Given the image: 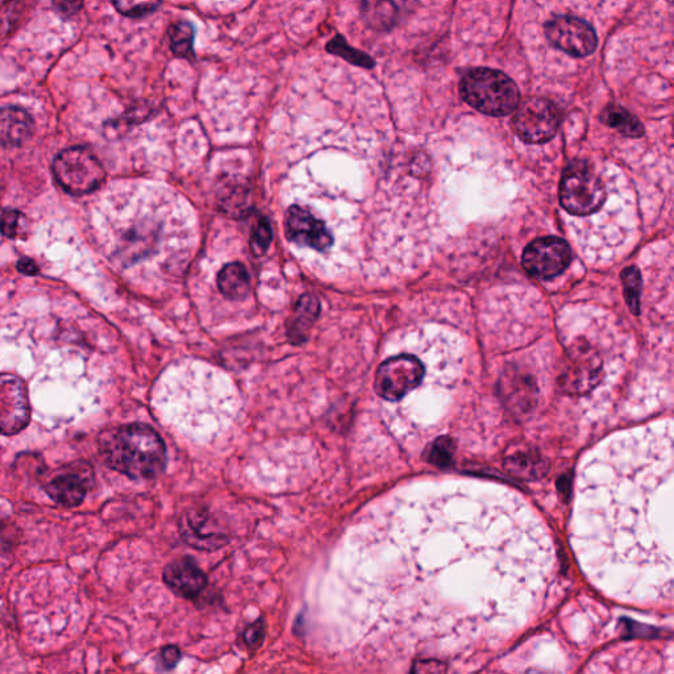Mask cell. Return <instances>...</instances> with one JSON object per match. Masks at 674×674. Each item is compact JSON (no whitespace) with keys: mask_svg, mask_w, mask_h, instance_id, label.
<instances>
[{"mask_svg":"<svg viewBox=\"0 0 674 674\" xmlns=\"http://www.w3.org/2000/svg\"><path fill=\"white\" fill-rule=\"evenodd\" d=\"M452 456L453 444L448 438L436 440L427 451L428 461L436 465H447L452 460Z\"/></svg>","mask_w":674,"mask_h":674,"instance_id":"obj_27","label":"cell"},{"mask_svg":"<svg viewBox=\"0 0 674 674\" xmlns=\"http://www.w3.org/2000/svg\"><path fill=\"white\" fill-rule=\"evenodd\" d=\"M181 653L176 647H166L161 653L162 663L165 664L166 668H173L174 665L180 660Z\"/></svg>","mask_w":674,"mask_h":674,"instance_id":"obj_30","label":"cell"},{"mask_svg":"<svg viewBox=\"0 0 674 674\" xmlns=\"http://www.w3.org/2000/svg\"><path fill=\"white\" fill-rule=\"evenodd\" d=\"M605 201L606 187L601 174L588 161H572L561 180V206L571 215L590 216Z\"/></svg>","mask_w":674,"mask_h":674,"instance_id":"obj_4","label":"cell"},{"mask_svg":"<svg viewBox=\"0 0 674 674\" xmlns=\"http://www.w3.org/2000/svg\"><path fill=\"white\" fill-rule=\"evenodd\" d=\"M99 451L108 467L136 480L156 477L165 469L164 440L147 424H127L104 432Z\"/></svg>","mask_w":674,"mask_h":674,"instance_id":"obj_2","label":"cell"},{"mask_svg":"<svg viewBox=\"0 0 674 674\" xmlns=\"http://www.w3.org/2000/svg\"><path fill=\"white\" fill-rule=\"evenodd\" d=\"M164 0H114L116 10L130 18L151 14L161 6Z\"/></svg>","mask_w":674,"mask_h":674,"instance_id":"obj_24","label":"cell"},{"mask_svg":"<svg viewBox=\"0 0 674 674\" xmlns=\"http://www.w3.org/2000/svg\"><path fill=\"white\" fill-rule=\"evenodd\" d=\"M327 48L331 53L343 57L344 60L351 62L353 65L363 66V68H373L374 66L372 58L366 56L363 52L356 51V49L349 47L347 41L341 36H337L336 39L330 41Z\"/></svg>","mask_w":674,"mask_h":674,"instance_id":"obj_22","label":"cell"},{"mask_svg":"<svg viewBox=\"0 0 674 674\" xmlns=\"http://www.w3.org/2000/svg\"><path fill=\"white\" fill-rule=\"evenodd\" d=\"M409 0H361V14L373 29L388 31L399 22Z\"/></svg>","mask_w":674,"mask_h":674,"instance_id":"obj_15","label":"cell"},{"mask_svg":"<svg viewBox=\"0 0 674 674\" xmlns=\"http://www.w3.org/2000/svg\"><path fill=\"white\" fill-rule=\"evenodd\" d=\"M31 420V405L24 382L14 374H0V435L22 432Z\"/></svg>","mask_w":674,"mask_h":674,"instance_id":"obj_9","label":"cell"},{"mask_svg":"<svg viewBox=\"0 0 674 674\" xmlns=\"http://www.w3.org/2000/svg\"><path fill=\"white\" fill-rule=\"evenodd\" d=\"M91 484H93V470L89 465L72 464L54 473L45 489L58 505L76 507L85 499Z\"/></svg>","mask_w":674,"mask_h":674,"instance_id":"obj_11","label":"cell"},{"mask_svg":"<svg viewBox=\"0 0 674 674\" xmlns=\"http://www.w3.org/2000/svg\"><path fill=\"white\" fill-rule=\"evenodd\" d=\"M166 584L186 598L197 597L206 588V574L190 559H181L169 564L164 571Z\"/></svg>","mask_w":674,"mask_h":674,"instance_id":"obj_14","label":"cell"},{"mask_svg":"<svg viewBox=\"0 0 674 674\" xmlns=\"http://www.w3.org/2000/svg\"><path fill=\"white\" fill-rule=\"evenodd\" d=\"M424 377L426 368L418 357L398 355L390 357L378 368L374 388L385 401L399 402L418 390Z\"/></svg>","mask_w":674,"mask_h":674,"instance_id":"obj_6","label":"cell"},{"mask_svg":"<svg viewBox=\"0 0 674 674\" xmlns=\"http://www.w3.org/2000/svg\"><path fill=\"white\" fill-rule=\"evenodd\" d=\"M33 122L28 112L18 107L0 110V145L19 147L32 136Z\"/></svg>","mask_w":674,"mask_h":674,"instance_id":"obj_16","label":"cell"},{"mask_svg":"<svg viewBox=\"0 0 674 674\" xmlns=\"http://www.w3.org/2000/svg\"><path fill=\"white\" fill-rule=\"evenodd\" d=\"M505 467L514 476L523 478V480H535V478L543 476V473L547 470V463L535 449L524 447L517 448L507 455Z\"/></svg>","mask_w":674,"mask_h":674,"instance_id":"obj_17","label":"cell"},{"mask_svg":"<svg viewBox=\"0 0 674 674\" xmlns=\"http://www.w3.org/2000/svg\"><path fill=\"white\" fill-rule=\"evenodd\" d=\"M320 311V303L318 299L312 297V295H303L299 299L297 309H295L294 318L291 319L289 335L291 340L295 343L303 340L307 330L312 326V323L315 322L318 318Z\"/></svg>","mask_w":674,"mask_h":674,"instance_id":"obj_19","label":"cell"},{"mask_svg":"<svg viewBox=\"0 0 674 674\" xmlns=\"http://www.w3.org/2000/svg\"><path fill=\"white\" fill-rule=\"evenodd\" d=\"M0 231L4 236L10 239H18L26 235L27 220L24 218L22 212L15 210L4 211L2 218H0Z\"/></svg>","mask_w":674,"mask_h":674,"instance_id":"obj_25","label":"cell"},{"mask_svg":"<svg viewBox=\"0 0 674 674\" xmlns=\"http://www.w3.org/2000/svg\"><path fill=\"white\" fill-rule=\"evenodd\" d=\"M170 48L176 56L187 57L193 53L194 28L190 23L180 22L169 28Z\"/></svg>","mask_w":674,"mask_h":674,"instance_id":"obj_21","label":"cell"},{"mask_svg":"<svg viewBox=\"0 0 674 674\" xmlns=\"http://www.w3.org/2000/svg\"><path fill=\"white\" fill-rule=\"evenodd\" d=\"M572 252L567 241L559 237H542L532 241L523 255V268L538 280H552L571 264Z\"/></svg>","mask_w":674,"mask_h":674,"instance_id":"obj_8","label":"cell"},{"mask_svg":"<svg viewBox=\"0 0 674 674\" xmlns=\"http://www.w3.org/2000/svg\"><path fill=\"white\" fill-rule=\"evenodd\" d=\"M18 268L20 272L27 274V276H35L39 273V268L35 264V261L29 259H22L18 262Z\"/></svg>","mask_w":674,"mask_h":674,"instance_id":"obj_31","label":"cell"},{"mask_svg":"<svg viewBox=\"0 0 674 674\" xmlns=\"http://www.w3.org/2000/svg\"><path fill=\"white\" fill-rule=\"evenodd\" d=\"M272 227L265 218H262L255 230L252 232L251 248L256 256H262L268 251L270 243H272Z\"/></svg>","mask_w":674,"mask_h":674,"instance_id":"obj_26","label":"cell"},{"mask_svg":"<svg viewBox=\"0 0 674 674\" xmlns=\"http://www.w3.org/2000/svg\"><path fill=\"white\" fill-rule=\"evenodd\" d=\"M624 295H626L628 306L634 314H639L640 310V289H642V278L639 270L636 268H627L622 273Z\"/></svg>","mask_w":674,"mask_h":674,"instance_id":"obj_23","label":"cell"},{"mask_svg":"<svg viewBox=\"0 0 674 674\" xmlns=\"http://www.w3.org/2000/svg\"><path fill=\"white\" fill-rule=\"evenodd\" d=\"M601 120L606 126L614 128L624 136L634 137V139L643 136L644 128L640 120L626 108L617 106V104L607 106L602 111Z\"/></svg>","mask_w":674,"mask_h":674,"instance_id":"obj_20","label":"cell"},{"mask_svg":"<svg viewBox=\"0 0 674 674\" xmlns=\"http://www.w3.org/2000/svg\"><path fill=\"white\" fill-rule=\"evenodd\" d=\"M574 542L586 572L610 592L672 596V434L640 430L594 452L578 477Z\"/></svg>","mask_w":674,"mask_h":674,"instance_id":"obj_1","label":"cell"},{"mask_svg":"<svg viewBox=\"0 0 674 674\" xmlns=\"http://www.w3.org/2000/svg\"><path fill=\"white\" fill-rule=\"evenodd\" d=\"M285 224L287 237L299 247L322 252L332 245V235L326 224L306 208L291 206L286 212Z\"/></svg>","mask_w":674,"mask_h":674,"instance_id":"obj_12","label":"cell"},{"mask_svg":"<svg viewBox=\"0 0 674 674\" xmlns=\"http://www.w3.org/2000/svg\"><path fill=\"white\" fill-rule=\"evenodd\" d=\"M464 101L489 116H506L517 110L520 93L517 83L498 70L477 68L461 79Z\"/></svg>","mask_w":674,"mask_h":674,"instance_id":"obj_3","label":"cell"},{"mask_svg":"<svg viewBox=\"0 0 674 674\" xmlns=\"http://www.w3.org/2000/svg\"><path fill=\"white\" fill-rule=\"evenodd\" d=\"M218 286L224 297L241 299L248 294L249 276L247 269L239 262H232L224 266L218 276Z\"/></svg>","mask_w":674,"mask_h":674,"instance_id":"obj_18","label":"cell"},{"mask_svg":"<svg viewBox=\"0 0 674 674\" xmlns=\"http://www.w3.org/2000/svg\"><path fill=\"white\" fill-rule=\"evenodd\" d=\"M545 35L552 45L574 57H585L597 49L594 29L584 20L560 16L545 26Z\"/></svg>","mask_w":674,"mask_h":674,"instance_id":"obj_10","label":"cell"},{"mask_svg":"<svg viewBox=\"0 0 674 674\" xmlns=\"http://www.w3.org/2000/svg\"><path fill=\"white\" fill-rule=\"evenodd\" d=\"M560 126L555 104L544 98H530L519 104L513 119V130L519 139L530 144L547 143Z\"/></svg>","mask_w":674,"mask_h":674,"instance_id":"obj_7","label":"cell"},{"mask_svg":"<svg viewBox=\"0 0 674 674\" xmlns=\"http://www.w3.org/2000/svg\"><path fill=\"white\" fill-rule=\"evenodd\" d=\"M601 369V353L592 345L576 343L569 349V368L563 386L571 393L593 389L598 384Z\"/></svg>","mask_w":674,"mask_h":674,"instance_id":"obj_13","label":"cell"},{"mask_svg":"<svg viewBox=\"0 0 674 674\" xmlns=\"http://www.w3.org/2000/svg\"><path fill=\"white\" fill-rule=\"evenodd\" d=\"M54 7L64 16L76 15L82 8L83 0H53Z\"/></svg>","mask_w":674,"mask_h":674,"instance_id":"obj_28","label":"cell"},{"mask_svg":"<svg viewBox=\"0 0 674 674\" xmlns=\"http://www.w3.org/2000/svg\"><path fill=\"white\" fill-rule=\"evenodd\" d=\"M53 173L62 189L72 195L93 193L106 176L101 162L86 148L61 152L54 160Z\"/></svg>","mask_w":674,"mask_h":674,"instance_id":"obj_5","label":"cell"},{"mask_svg":"<svg viewBox=\"0 0 674 674\" xmlns=\"http://www.w3.org/2000/svg\"><path fill=\"white\" fill-rule=\"evenodd\" d=\"M262 635H264V624L257 622L245 631V642H247L249 646H255V644L260 642Z\"/></svg>","mask_w":674,"mask_h":674,"instance_id":"obj_29","label":"cell"}]
</instances>
